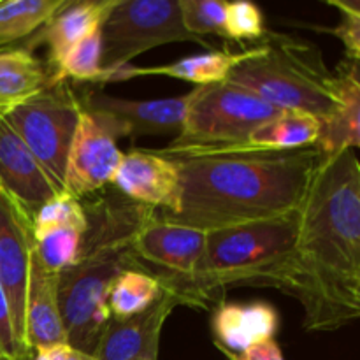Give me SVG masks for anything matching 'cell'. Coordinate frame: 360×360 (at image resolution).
<instances>
[{"label": "cell", "mask_w": 360, "mask_h": 360, "mask_svg": "<svg viewBox=\"0 0 360 360\" xmlns=\"http://www.w3.org/2000/svg\"><path fill=\"white\" fill-rule=\"evenodd\" d=\"M340 23L326 32H329L343 42L348 60L360 62V14L343 9H340Z\"/></svg>", "instance_id": "4dcf8cb0"}, {"label": "cell", "mask_w": 360, "mask_h": 360, "mask_svg": "<svg viewBox=\"0 0 360 360\" xmlns=\"http://www.w3.org/2000/svg\"><path fill=\"white\" fill-rule=\"evenodd\" d=\"M81 112L77 94L67 81H60L0 116L63 193L67 160Z\"/></svg>", "instance_id": "ba28073f"}, {"label": "cell", "mask_w": 360, "mask_h": 360, "mask_svg": "<svg viewBox=\"0 0 360 360\" xmlns=\"http://www.w3.org/2000/svg\"><path fill=\"white\" fill-rule=\"evenodd\" d=\"M355 294H357V299H359V302H360V273H359V276H357V290H355Z\"/></svg>", "instance_id": "8d00e7d4"}, {"label": "cell", "mask_w": 360, "mask_h": 360, "mask_svg": "<svg viewBox=\"0 0 360 360\" xmlns=\"http://www.w3.org/2000/svg\"><path fill=\"white\" fill-rule=\"evenodd\" d=\"M83 234L84 231L67 225L34 229L35 252L48 269L60 274L79 257Z\"/></svg>", "instance_id": "d4e9b609"}, {"label": "cell", "mask_w": 360, "mask_h": 360, "mask_svg": "<svg viewBox=\"0 0 360 360\" xmlns=\"http://www.w3.org/2000/svg\"><path fill=\"white\" fill-rule=\"evenodd\" d=\"M102 76V28H97L67 51L60 65L53 72V83L81 81L98 83Z\"/></svg>", "instance_id": "484cf974"}, {"label": "cell", "mask_w": 360, "mask_h": 360, "mask_svg": "<svg viewBox=\"0 0 360 360\" xmlns=\"http://www.w3.org/2000/svg\"><path fill=\"white\" fill-rule=\"evenodd\" d=\"M0 360H9V359H6V357H2V355H0ZM27 360H32V359H27Z\"/></svg>", "instance_id": "f35d334b"}, {"label": "cell", "mask_w": 360, "mask_h": 360, "mask_svg": "<svg viewBox=\"0 0 360 360\" xmlns=\"http://www.w3.org/2000/svg\"><path fill=\"white\" fill-rule=\"evenodd\" d=\"M207 232L158 218V213L143 225L134 239V253L139 264L153 266L151 274L158 278L186 280L195 273Z\"/></svg>", "instance_id": "8fae6325"}, {"label": "cell", "mask_w": 360, "mask_h": 360, "mask_svg": "<svg viewBox=\"0 0 360 360\" xmlns=\"http://www.w3.org/2000/svg\"><path fill=\"white\" fill-rule=\"evenodd\" d=\"M179 172L174 213L158 218L211 232L295 213L322 164L319 146L290 151L158 150Z\"/></svg>", "instance_id": "7a4b0ae2"}, {"label": "cell", "mask_w": 360, "mask_h": 360, "mask_svg": "<svg viewBox=\"0 0 360 360\" xmlns=\"http://www.w3.org/2000/svg\"><path fill=\"white\" fill-rule=\"evenodd\" d=\"M186 30L195 37L218 35L227 39V6L225 0H178Z\"/></svg>", "instance_id": "4316f807"}, {"label": "cell", "mask_w": 360, "mask_h": 360, "mask_svg": "<svg viewBox=\"0 0 360 360\" xmlns=\"http://www.w3.org/2000/svg\"><path fill=\"white\" fill-rule=\"evenodd\" d=\"M136 360H157V359H150V357H141V359H136Z\"/></svg>", "instance_id": "74e56055"}, {"label": "cell", "mask_w": 360, "mask_h": 360, "mask_svg": "<svg viewBox=\"0 0 360 360\" xmlns=\"http://www.w3.org/2000/svg\"><path fill=\"white\" fill-rule=\"evenodd\" d=\"M197 42L206 39L190 34L181 20L178 0H118L102 25V76L98 84L130 60L158 46Z\"/></svg>", "instance_id": "52a82bcc"}, {"label": "cell", "mask_w": 360, "mask_h": 360, "mask_svg": "<svg viewBox=\"0 0 360 360\" xmlns=\"http://www.w3.org/2000/svg\"><path fill=\"white\" fill-rule=\"evenodd\" d=\"M111 185L130 202L174 213L179 200V172L171 158L158 150H134L123 153Z\"/></svg>", "instance_id": "5bb4252c"}, {"label": "cell", "mask_w": 360, "mask_h": 360, "mask_svg": "<svg viewBox=\"0 0 360 360\" xmlns=\"http://www.w3.org/2000/svg\"><path fill=\"white\" fill-rule=\"evenodd\" d=\"M123 151L116 146V137L88 112H81L69 160L65 169V193L86 197L111 185Z\"/></svg>", "instance_id": "30bf717a"}, {"label": "cell", "mask_w": 360, "mask_h": 360, "mask_svg": "<svg viewBox=\"0 0 360 360\" xmlns=\"http://www.w3.org/2000/svg\"><path fill=\"white\" fill-rule=\"evenodd\" d=\"M160 295L158 276L143 269H129L120 274L109 292V311L112 319H129L146 311Z\"/></svg>", "instance_id": "cb8c5ba5"}, {"label": "cell", "mask_w": 360, "mask_h": 360, "mask_svg": "<svg viewBox=\"0 0 360 360\" xmlns=\"http://www.w3.org/2000/svg\"><path fill=\"white\" fill-rule=\"evenodd\" d=\"M32 360H51V355L49 352H35Z\"/></svg>", "instance_id": "d590c367"}, {"label": "cell", "mask_w": 360, "mask_h": 360, "mask_svg": "<svg viewBox=\"0 0 360 360\" xmlns=\"http://www.w3.org/2000/svg\"><path fill=\"white\" fill-rule=\"evenodd\" d=\"M53 70L25 48L0 51V116L51 86Z\"/></svg>", "instance_id": "ffe728a7"}, {"label": "cell", "mask_w": 360, "mask_h": 360, "mask_svg": "<svg viewBox=\"0 0 360 360\" xmlns=\"http://www.w3.org/2000/svg\"><path fill=\"white\" fill-rule=\"evenodd\" d=\"M23 343L34 354L67 345L58 306V273H53L42 264L35 246L28 273Z\"/></svg>", "instance_id": "2e32d148"}, {"label": "cell", "mask_w": 360, "mask_h": 360, "mask_svg": "<svg viewBox=\"0 0 360 360\" xmlns=\"http://www.w3.org/2000/svg\"><path fill=\"white\" fill-rule=\"evenodd\" d=\"M79 97L81 109L102 123L116 139L141 136H178L183 129L188 95L150 101L112 97L86 88Z\"/></svg>", "instance_id": "9c48e42d"}, {"label": "cell", "mask_w": 360, "mask_h": 360, "mask_svg": "<svg viewBox=\"0 0 360 360\" xmlns=\"http://www.w3.org/2000/svg\"><path fill=\"white\" fill-rule=\"evenodd\" d=\"M262 11L252 2H229L227 39L260 41L266 35Z\"/></svg>", "instance_id": "f1b7e54d"}, {"label": "cell", "mask_w": 360, "mask_h": 360, "mask_svg": "<svg viewBox=\"0 0 360 360\" xmlns=\"http://www.w3.org/2000/svg\"><path fill=\"white\" fill-rule=\"evenodd\" d=\"M118 0H83V2H67L41 30L28 39L25 49L32 51L37 44L48 48V65L55 72L70 48L102 28L109 13Z\"/></svg>", "instance_id": "e0dca14e"}, {"label": "cell", "mask_w": 360, "mask_h": 360, "mask_svg": "<svg viewBox=\"0 0 360 360\" xmlns=\"http://www.w3.org/2000/svg\"><path fill=\"white\" fill-rule=\"evenodd\" d=\"M360 164L352 150L323 157L301 207L297 248L281 292L297 299L304 329L360 320Z\"/></svg>", "instance_id": "6da1fadb"}, {"label": "cell", "mask_w": 360, "mask_h": 360, "mask_svg": "<svg viewBox=\"0 0 360 360\" xmlns=\"http://www.w3.org/2000/svg\"><path fill=\"white\" fill-rule=\"evenodd\" d=\"M220 350L241 354L257 343L273 340L280 327L276 308L266 301L220 302L211 319Z\"/></svg>", "instance_id": "ac0fdd59"}, {"label": "cell", "mask_w": 360, "mask_h": 360, "mask_svg": "<svg viewBox=\"0 0 360 360\" xmlns=\"http://www.w3.org/2000/svg\"><path fill=\"white\" fill-rule=\"evenodd\" d=\"M32 225H34V229L67 225V227H76L79 231H86V210H84L79 199L69 195V193H62V195L55 197V199L49 200L48 204H44L39 210Z\"/></svg>", "instance_id": "83f0119b"}, {"label": "cell", "mask_w": 360, "mask_h": 360, "mask_svg": "<svg viewBox=\"0 0 360 360\" xmlns=\"http://www.w3.org/2000/svg\"><path fill=\"white\" fill-rule=\"evenodd\" d=\"M252 55L253 48L245 49V51H213L211 49V51L202 53V55L186 56V58L176 60V62L165 63V65H127L105 77L102 84L115 83V81H127L141 76H167L188 81V83L197 84V86H207V84L225 83L232 70L241 62L248 60Z\"/></svg>", "instance_id": "d6986e66"}, {"label": "cell", "mask_w": 360, "mask_h": 360, "mask_svg": "<svg viewBox=\"0 0 360 360\" xmlns=\"http://www.w3.org/2000/svg\"><path fill=\"white\" fill-rule=\"evenodd\" d=\"M336 76L341 108L333 120L323 123L316 144L327 155L360 148V86L340 70Z\"/></svg>", "instance_id": "7402d4cb"}, {"label": "cell", "mask_w": 360, "mask_h": 360, "mask_svg": "<svg viewBox=\"0 0 360 360\" xmlns=\"http://www.w3.org/2000/svg\"><path fill=\"white\" fill-rule=\"evenodd\" d=\"M183 301L172 288L162 285V295L146 311L129 319H109L95 347V360L158 359V343L164 323Z\"/></svg>", "instance_id": "4fadbf2b"}, {"label": "cell", "mask_w": 360, "mask_h": 360, "mask_svg": "<svg viewBox=\"0 0 360 360\" xmlns=\"http://www.w3.org/2000/svg\"><path fill=\"white\" fill-rule=\"evenodd\" d=\"M338 70L343 74H347L350 79H354L355 83L360 86V62H355V60H343L338 67Z\"/></svg>", "instance_id": "836d02e7"}, {"label": "cell", "mask_w": 360, "mask_h": 360, "mask_svg": "<svg viewBox=\"0 0 360 360\" xmlns=\"http://www.w3.org/2000/svg\"><path fill=\"white\" fill-rule=\"evenodd\" d=\"M181 132L169 150L239 151L250 134L281 111L229 81L193 88Z\"/></svg>", "instance_id": "8992f818"}, {"label": "cell", "mask_w": 360, "mask_h": 360, "mask_svg": "<svg viewBox=\"0 0 360 360\" xmlns=\"http://www.w3.org/2000/svg\"><path fill=\"white\" fill-rule=\"evenodd\" d=\"M229 83L252 91L278 111L306 112L327 123L341 108L338 76L316 46L287 34L266 32L253 55L239 63Z\"/></svg>", "instance_id": "5b68a950"}, {"label": "cell", "mask_w": 360, "mask_h": 360, "mask_svg": "<svg viewBox=\"0 0 360 360\" xmlns=\"http://www.w3.org/2000/svg\"><path fill=\"white\" fill-rule=\"evenodd\" d=\"M322 122L306 112L281 111L253 130L239 151H290L316 146Z\"/></svg>", "instance_id": "44dd1931"}, {"label": "cell", "mask_w": 360, "mask_h": 360, "mask_svg": "<svg viewBox=\"0 0 360 360\" xmlns=\"http://www.w3.org/2000/svg\"><path fill=\"white\" fill-rule=\"evenodd\" d=\"M0 355L9 360H27L34 357V352L28 350L16 336L13 316H11L9 301L6 288L0 281Z\"/></svg>", "instance_id": "f546056e"}, {"label": "cell", "mask_w": 360, "mask_h": 360, "mask_svg": "<svg viewBox=\"0 0 360 360\" xmlns=\"http://www.w3.org/2000/svg\"><path fill=\"white\" fill-rule=\"evenodd\" d=\"M0 188L34 224L44 204L62 195L27 144L0 118Z\"/></svg>", "instance_id": "9a60e30c"}, {"label": "cell", "mask_w": 360, "mask_h": 360, "mask_svg": "<svg viewBox=\"0 0 360 360\" xmlns=\"http://www.w3.org/2000/svg\"><path fill=\"white\" fill-rule=\"evenodd\" d=\"M229 360H285L281 354L280 345L273 340H266L262 343H257L250 347L248 350L241 352V354H231V352L220 350Z\"/></svg>", "instance_id": "1f68e13d"}, {"label": "cell", "mask_w": 360, "mask_h": 360, "mask_svg": "<svg viewBox=\"0 0 360 360\" xmlns=\"http://www.w3.org/2000/svg\"><path fill=\"white\" fill-rule=\"evenodd\" d=\"M301 210L271 220L252 221L207 232L195 273L186 280L158 278L181 297L183 306L207 309L234 287L281 290L297 248Z\"/></svg>", "instance_id": "277c9868"}, {"label": "cell", "mask_w": 360, "mask_h": 360, "mask_svg": "<svg viewBox=\"0 0 360 360\" xmlns=\"http://www.w3.org/2000/svg\"><path fill=\"white\" fill-rule=\"evenodd\" d=\"M327 4L336 7V9L352 11V13L360 14V0H329Z\"/></svg>", "instance_id": "e575fe53"}, {"label": "cell", "mask_w": 360, "mask_h": 360, "mask_svg": "<svg viewBox=\"0 0 360 360\" xmlns=\"http://www.w3.org/2000/svg\"><path fill=\"white\" fill-rule=\"evenodd\" d=\"M49 355H51V360H95L91 355L76 350V348L69 347V345H63V347L55 348V350H49Z\"/></svg>", "instance_id": "d6a6232c"}, {"label": "cell", "mask_w": 360, "mask_h": 360, "mask_svg": "<svg viewBox=\"0 0 360 360\" xmlns=\"http://www.w3.org/2000/svg\"><path fill=\"white\" fill-rule=\"evenodd\" d=\"M65 4V0H0V48L30 39Z\"/></svg>", "instance_id": "603a6c76"}, {"label": "cell", "mask_w": 360, "mask_h": 360, "mask_svg": "<svg viewBox=\"0 0 360 360\" xmlns=\"http://www.w3.org/2000/svg\"><path fill=\"white\" fill-rule=\"evenodd\" d=\"M84 210L88 227L79 257L58 274V306L67 345L94 355L111 319L109 292L120 274L143 269L134 253V239L157 210L111 199H98Z\"/></svg>", "instance_id": "3957f363"}, {"label": "cell", "mask_w": 360, "mask_h": 360, "mask_svg": "<svg viewBox=\"0 0 360 360\" xmlns=\"http://www.w3.org/2000/svg\"><path fill=\"white\" fill-rule=\"evenodd\" d=\"M34 246V225L0 188V281L6 288L14 330L21 343Z\"/></svg>", "instance_id": "7c38bea8"}]
</instances>
